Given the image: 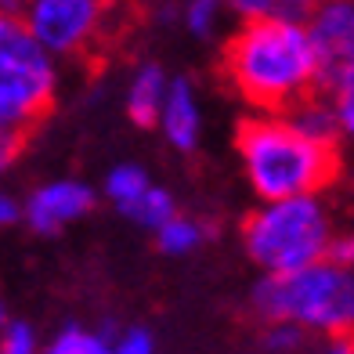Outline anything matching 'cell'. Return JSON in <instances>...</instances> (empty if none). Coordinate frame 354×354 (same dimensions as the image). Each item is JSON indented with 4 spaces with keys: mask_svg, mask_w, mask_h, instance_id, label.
Listing matches in <instances>:
<instances>
[{
    "mask_svg": "<svg viewBox=\"0 0 354 354\" xmlns=\"http://www.w3.org/2000/svg\"><path fill=\"white\" fill-rule=\"evenodd\" d=\"M329 257H333V261H340L344 268H354V228H344V232H336Z\"/></svg>",
    "mask_w": 354,
    "mask_h": 354,
    "instance_id": "obj_24",
    "label": "cell"
},
{
    "mask_svg": "<svg viewBox=\"0 0 354 354\" xmlns=\"http://www.w3.org/2000/svg\"><path fill=\"white\" fill-rule=\"evenodd\" d=\"M318 4V0H271V8L275 11H289V15H304V11H311Z\"/></svg>",
    "mask_w": 354,
    "mask_h": 354,
    "instance_id": "obj_25",
    "label": "cell"
},
{
    "mask_svg": "<svg viewBox=\"0 0 354 354\" xmlns=\"http://www.w3.org/2000/svg\"><path fill=\"white\" fill-rule=\"evenodd\" d=\"M15 224H22V199L11 188L0 185V232L15 228Z\"/></svg>",
    "mask_w": 354,
    "mask_h": 354,
    "instance_id": "obj_21",
    "label": "cell"
},
{
    "mask_svg": "<svg viewBox=\"0 0 354 354\" xmlns=\"http://www.w3.org/2000/svg\"><path fill=\"white\" fill-rule=\"evenodd\" d=\"M94 206H98V192L84 177H51L29 188V196L22 199V224L40 239H55L87 221Z\"/></svg>",
    "mask_w": 354,
    "mask_h": 354,
    "instance_id": "obj_8",
    "label": "cell"
},
{
    "mask_svg": "<svg viewBox=\"0 0 354 354\" xmlns=\"http://www.w3.org/2000/svg\"><path fill=\"white\" fill-rule=\"evenodd\" d=\"M44 340L33 322L26 318H11L4 329H0V354H40Z\"/></svg>",
    "mask_w": 354,
    "mask_h": 354,
    "instance_id": "obj_19",
    "label": "cell"
},
{
    "mask_svg": "<svg viewBox=\"0 0 354 354\" xmlns=\"http://www.w3.org/2000/svg\"><path fill=\"white\" fill-rule=\"evenodd\" d=\"M326 98L333 102L336 123H340V141L354 145V62H347L344 69H336L326 76Z\"/></svg>",
    "mask_w": 354,
    "mask_h": 354,
    "instance_id": "obj_14",
    "label": "cell"
},
{
    "mask_svg": "<svg viewBox=\"0 0 354 354\" xmlns=\"http://www.w3.org/2000/svg\"><path fill=\"white\" fill-rule=\"evenodd\" d=\"M250 311L264 322H293L315 340L354 333V268L315 261L308 268L261 275L250 289Z\"/></svg>",
    "mask_w": 354,
    "mask_h": 354,
    "instance_id": "obj_4",
    "label": "cell"
},
{
    "mask_svg": "<svg viewBox=\"0 0 354 354\" xmlns=\"http://www.w3.org/2000/svg\"><path fill=\"white\" fill-rule=\"evenodd\" d=\"M152 239H156V250L163 253V257L181 261V257L199 253L206 243H210L214 228H210L203 217H196V214H181V210H177L170 221H163V224L152 232Z\"/></svg>",
    "mask_w": 354,
    "mask_h": 354,
    "instance_id": "obj_12",
    "label": "cell"
},
{
    "mask_svg": "<svg viewBox=\"0 0 354 354\" xmlns=\"http://www.w3.org/2000/svg\"><path fill=\"white\" fill-rule=\"evenodd\" d=\"M224 4L221 0H181V22L188 37L196 40H214L221 33V22H224Z\"/></svg>",
    "mask_w": 354,
    "mask_h": 354,
    "instance_id": "obj_16",
    "label": "cell"
},
{
    "mask_svg": "<svg viewBox=\"0 0 354 354\" xmlns=\"http://www.w3.org/2000/svg\"><path fill=\"white\" fill-rule=\"evenodd\" d=\"M40 354H109V333L69 322V326H62L51 340L44 344Z\"/></svg>",
    "mask_w": 354,
    "mask_h": 354,
    "instance_id": "obj_15",
    "label": "cell"
},
{
    "mask_svg": "<svg viewBox=\"0 0 354 354\" xmlns=\"http://www.w3.org/2000/svg\"><path fill=\"white\" fill-rule=\"evenodd\" d=\"M156 131L163 134V141L181 156H192L203 145L206 112H203L199 87L192 84L188 76H170V87H167L163 109H159Z\"/></svg>",
    "mask_w": 354,
    "mask_h": 354,
    "instance_id": "obj_10",
    "label": "cell"
},
{
    "mask_svg": "<svg viewBox=\"0 0 354 354\" xmlns=\"http://www.w3.org/2000/svg\"><path fill=\"white\" fill-rule=\"evenodd\" d=\"M109 354H159V340L149 326H127V329H109Z\"/></svg>",
    "mask_w": 354,
    "mask_h": 354,
    "instance_id": "obj_18",
    "label": "cell"
},
{
    "mask_svg": "<svg viewBox=\"0 0 354 354\" xmlns=\"http://www.w3.org/2000/svg\"><path fill=\"white\" fill-rule=\"evenodd\" d=\"M308 354H354V333H340V336H322L311 344Z\"/></svg>",
    "mask_w": 354,
    "mask_h": 354,
    "instance_id": "obj_22",
    "label": "cell"
},
{
    "mask_svg": "<svg viewBox=\"0 0 354 354\" xmlns=\"http://www.w3.org/2000/svg\"><path fill=\"white\" fill-rule=\"evenodd\" d=\"M289 123L297 127L300 134H308L311 141L318 145H340V123H336V112H333V102L326 94H308L304 102H297L293 109H286Z\"/></svg>",
    "mask_w": 354,
    "mask_h": 354,
    "instance_id": "obj_13",
    "label": "cell"
},
{
    "mask_svg": "<svg viewBox=\"0 0 354 354\" xmlns=\"http://www.w3.org/2000/svg\"><path fill=\"white\" fill-rule=\"evenodd\" d=\"M98 196L120 217H127L131 224H138V228H145V232H156L159 224L170 221L177 210H181L177 199H174V192L163 188L141 163H131V159H123V163L105 170Z\"/></svg>",
    "mask_w": 354,
    "mask_h": 354,
    "instance_id": "obj_7",
    "label": "cell"
},
{
    "mask_svg": "<svg viewBox=\"0 0 354 354\" xmlns=\"http://www.w3.org/2000/svg\"><path fill=\"white\" fill-rule=\"evenodd\" d=\"M112 0H22L19 19L51 58H80L102 40Z\"/></svg>",
    "mask_w": 354,
    "mask_h": 354,
    "instance_id": "obj_6",
    "label": "cell"
},
{
    "mask_svg": "<svg viewBox=\"0 0 354 354\" xmlns=\"http://www.w3.org/2000/svg\"><path fill=\"white\" fill-rule=\"evenodd\" d=\"M221 4H224V11H232L235 19H257V15L275 11L271 0H221Z\"/></svg>",
    "mask_w": 354,
    "mask_h": 354,
    "instance_id": "obj_23",
    "label": "cell"
},
{
    "mask_svg": "<svg viewBox=\"0 0 354 354\" xmlns=\"http://www.w3.org/2000/svg\"><path fill=\"white\" fill-rule=\"evenodd\" d=\"M304 26H308V37L326 76L354 62V0H318L308 11Z\"/></svg>",
    "mask_w": 354,
    "mask_h": 354,
    "instance_id": "obj_9",
    "label": "cell"
},
{
    "mask_svg": "<svg viewBox=\"0 0 354 354\" xmlns=\"http://www.w3.org/2000/svg\"><path fill=\"white\" fill-rule=\"evenodd\" d=\"M311 344L315 336L293 326V322H264V333H261L264 354H308Z\"/></svg>",
    "mask_w": 354,
    "mask_h": 354,
    "instance_id": "obj_17",
    "label": "cell"
},
{
    "mask_svg": "<svg viewBox=\"0 0 354 354\" xmlns=\"http://www.w3.org/2000/svg\"><path fill=\"white\" fill-rule=\"evenodd\" d=\"M22 11V0H0V15H19Z\"/></svg>",
    "mask_w": 354,
    "mask_h": 354,
    "instance_id": "obj_26",
    "label": "cell"
},
{
    "mask_svg": "<svg viewBox=\"0 0 354 354\" xmlns=\"http://www.w3.org/2000/svg\"><path fill=\"white\" fill-rule=\"evenodd\" d=\"M336 232L340 224L333 203L326 192H315V196L257 203V210H250L239 228V243L261 275H282L326 261Z\"/></svg>",
    "mask_w": 354,
    "mask_h": 354,
    "instance_id": "obj_3",
    "label": "cell"
},
{
    "mask_svg": "<svg viewBox=\"0 0 354 354\" xmlns=\"http://www.w3.org/2000/svg\"><path fill=\"white\" fill-rule=\"evenodd\" d=\"M26 152V134L19 131H0V181L19 167V159Z\"/></svg>",
    "mask_w": 354,
    "mask_h": 354,
    "instance_id": "obj_20",
    "label": "cell"
},
{
    "mask_svg": "<svg viewBox=\"0 0 354 354\" xmlns=\"http://www.w3.org/2000/svg\"><path fill=\"white\" fill-rule=\"evenodd\" d=\"M167 87H170V73L159 66V62H141V66L131 73L123 87V112L134 127H156L159 120V109H163L167 98Z\"/></svg>",
    "mask_w": 354,
    "mask_h": 354,
    "instance_id": "obj_11",
    "label": "cell"
},
{
    "mask_svg": "<svg viewBox=\"0 0 354 354\" xmlns=\"http://www.w3.org/2000/svg\"><path fill=\"white\" fill-rule=\"evenodd\" d=\"M11 318H15V315H11V308H8V300L0 297V329H4V326H8Z\"/></svg>",
    "mask_w": 354,
    "mask_h": 354,
    "instance_id": "obj_27",
    "label": "cell"
},
{
    "mask_svg": "<svg viewBox=\"0 0 354 354\" xmlns=\"http://www.w3.org/2000/svg\"><path fill=\"white\" fill-rule=\"evenodd\" d=\"M62 87L58 58L37 44L19 15H0V131L37 127Z\"/></svg>",
    "mask_w": 354,
    "mask_h": 354,
    "instance_id": "obj_5",
    "label": "cell"
},
{
    "mask_svg": "<svg viewBox=\"0 0 354 354\" xmlns=\"http://www.w3.org/2000/svg\"><path fill=\"white\" fill-rule=\"evenodd\" d=\"M243 181L257 203L326 192L340 174V145H318L286 112H250L235 131Z\"/></svg>",
    "mask_w": 354,
    "mask_h": 354,
    "instance_id": "obj_2",
    "label": "cell"
},
{
    "mask_svg": "<svg viewBox=\"0 0 354 354\" xmlns=\"http://www.w3.org/2000/svg\"><path fill=\"white\" fill-rule=\"evenodd\" d=\"M221 76L250 112H286L322 87V62L300 15L243 19L221 47Z\"/></svg>",
    "mask_w": 354,
    "mask_h": 354,
    "instance_id": "obj_1",
    "label": "cell"
}]
</instances>
